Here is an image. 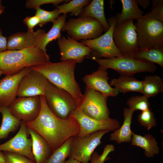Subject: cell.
I'll use <instances>...</instances> for the list:
<instances>
[{
    "label": "cell",
    "mask_w": 163,
    "mask_h": 163,
    "mask_svg": "<svg viewBox=\"0 0 163 163\" xmlns=\"http://www.w3.org/2000/svg\"><path fill=\"white\" fill-rule=\"evenodd\" d=\"M143 82L142 94L148 98L155 97L163 92V79L158 75L145 76Z\"/></svg>",
    "instance_id": "29"
},
{
    "label": "cell",
    "mask_w": 163,
    "mask_h": 163,
    "mask_svg": "<svg viewBox=\"0 0 163 163\" xmlns=\"http://www.w3.org/2000/svg\"><path fill=\"white\" fill-rule=\"evenodd\" d=\"M40 22L39 18L35 15L32 16L27 17L23 20L24 23L27 27V31L30 33L34 32V28L39 24Z\"/></svg>",
    "instance_id": "38"
},
{
    "label": "cell",
    "mask_w": 163,
    "mask_h": 163,
    "mask_svg": "<svg viewBox=\"0 0 163 163\" xmlns=\"http://www.w3.org/2000/svg\"><path fill=\"white\" fill-rule=\"evenodd\" d=\"M143 17L157 20L163 23V2L152 8L150 11L146 13Z\"/></svg>",
    "instance_id": "37"
},
{
    "label": "cell",
    "mask_w": 163,
    "mask_h": 163,
    "mask_svg": "<svg viewBox=\"0 0 163 163\" xmlns=\"http://www.w3.org/2000/svg\"><path fill=\"white\" fill-rule=\"evenodd\" d=\"M110 131L103 130L83 136L77 135L72 137L68 157L82 163H88L94 150L101 143L102 137Z\"/></svg>",
    "instance_id": "9"
},
{
    "label": "cell",
    "mask_w": 163,
    "mask_h": 163,
    "mask_svg": "<svg viewBox=\"0 0 163 163\" xmlns=\"http://www.w3.org/2000/svg\"><path fill=\"white\" fill-rule=\"evenodd\" d=\"M67 15L62 14L53 23V25L50 30L47 33L42 29H38L35 47L41 50L45 53L46 47L48 44L54 40L61 38V31L66 22Z\"/></svg>",
    "instance_id": "19"
},
{
    "label": "cell",
    "mask_w": 163,
    "mask_h": 163,
    "mask_svg": "<svg viewBox=\"0 0 163 163\" xmlns=\"http://www.w3.org/2000/svg\"><path fill=\"white\" fill-rule=\"evenodd\" d=\"M44 95L49 108L61 119L69 118L78 108L77 102L70 94L49 81Z\"/></svg>",
    "instance_id": "4"
},
{
    "label": "cell",
    "mask_w": 163,
    "mask_h": 163,
    "mask_svg": "<svg viewBox=\"0 0 163 163\" xmlns=\"http://www.w3.org/2000/svg\"><path fill=\"white\" fill-rule=\"evenodd\" d=\"M114 86L119 92L123 94L131 91L142 93L143 82L132 76H120L118 78L112 79L109 83Z\"/></svg>",
    "instance_id": "23"
},
{
    "label": "cell",
    "mask_w": 163,
    "mask_h": 163,
    "mask_svg": "<svg viewBox=\"0 0 163 163\" xmlns=\"http://www.w3.org/2000/svg\"><path fill=\"white\" fill-rule=\"evenodd\" d=\"M27 132L32 139V152L36 163H45L53 152L50 146L33 129L28 128Z\"/></svg>",
    "instance_id": "20"
},
{
    "label": "cell",
    "mask_w": 163,
    "mask_h": 163,
    "mask_svg": "<svg viewBox=\"0 0 163 163\" xmlns=\"http://www.w3.org/2000/svg\"><path fill=\"white\" fill-rule=\"evenodd\" d=\"M2 74H3L1 70H0V77Z\"/></svg>",
    "instance_id": "46"
},
{
    "label": "cell",
    "mask_w": 163,
    "mask_h": 163,
    "mask_svg": "<svg viewBox=\"0 0 163 163\" xmlns=\"http://www.w3.org/2000/svg\"><path fill=\"white\" fill-rule=\"evenodd\" d=\"M78 108L91 118L105 120L109 119L110 112L107 104V97L97 90L85 87Z\"/></svg>",
    "instance_id": "10"
},
{
    "label": "cell",
    "mask_w": 163,
    "mask_h": 163,
    "mask_svg": "<svg viewBox=\"0 0 163 163\" xmlns=\"http://www.w3.org/2000/svg\"><path fill=\"white\" fill-rule=\"evenodd\" d=\"M104 1L93 0L85 7L78 17H91L99 21L102 25L104 31L105 32L110 28L104 14Z\"/></svg>",
    "instance_id": "25"
},
{
    "label": "cell",
    "mask_w": 163,
    "mask_h": 163,
    "mask_svg": "<svg viewBox=\"0 0 163 163\" xmlns=\"http://www.w3.org/2000/svg\"><path fill=\"white\" fill-rule=\"evenodd\" d=\"M66 0H28L25 3L26 8L28 9H34L36 10L40 8L43 5L47 4H53V6L58 5Z\"/></svg>",
    "instance_id": "36"
},
{
    "label": "cell",
    "mask_w": 163,
    "mask_h": 163,
    "mask_svg": "<svg viewBox=\"0 0 163 163\" xmlns=\"http://www.w3.org/2000/svg\"><path fill=\"white\" fill-rule=\"evenodd\" d=\"M7 50V38L3 36L0 26V53Z\"/></svg>",
    "instance_id": "39"
},
{
    "label": "cell",
    "mask_w": 163,
    "mask_h": 163,
    "mask_svg": "<svg viewBox=\"0 0 163 163\" xmlns=\"http://www.w3.org/2000/svg\"><path fill=\"white\" fill-rule=\"evenodd\" d=\"M50 59L47 53L35 47L7 50L0 53V70L6 75H12L25 67L43 65Z\"/></svg>",
    "instance_id": "3"
},
{
    "label": "cell",
    "mask_w": 163,
    "mask_h": 163,
    "mask_svg": "<svg viewBox=\"0 0 163 163\" xmlns=\"http://www.w3.org/2000/svg\"><path fill=\"white\" fill-rule=\"evenodd\" d=\"M19 131L13 138L0 145V151L12 152L35 161L32 149V140L27 136L26 122L22 121Z\"/></svg>",
    "instance_id": "14"
},
{
    "label": "cell",
    "mask_w": 163,
    "mask_h": 163,
    "mask_svg": "<svg viewBox=\"0 0 163 163\" xmlns=\"http://www.w3.org/2000/svg\"><path fill=\"white\" fill-rule=\"evenodd\" d=\"M31 70V67H25L0 80V106L8 107L15 99L21 81Z\"/></svg>",
    "instance_id": "17"
},
{
    "label": "cell",
    "mask_w": 163,
    "mask_h": 163,
    "mask_svg": "<svg viewBox=\"0 0 163 163\" xmlns=\"http://www.w3.org/2000/svg\"><path fill=\"white\" fill-rule=\"evenodd\" d=\"M0 163H6L3 154L0 151Z\"/></svg>",
    "instance_id": "44"
},
{
    "label": "cell",
    "mask_w": 163,
    "mask_h": 163,
    "mask_svg": "<svg viewBox=\"0 0 163 163\" xmlns=\"http://www.w3.org/2000/svg\"><path fill=\"white\" fill-rule=\"evenodd\" d=\"M108 159L99 155L97 152H95L92 155L90 161H91V163H104Z\"/></svg>",
    "instance_id": "40"
},
{
    "label": "cell",
    "mask_w": 163,
    "mask_h": 163,
    "mask_svg": "<svg viewBox=\"0 0 163 163\" xmlns=\"http://www.w3.org/2000/svg\"><path fill=\"white\" fill-rule=\"evenodd\" d=\"M48 82L43 75L32 69L21 81L17 96L21 97L44 95Z\"/></svg>",
    "instance_id": "16"
},
{
    "label": "cell",
    "mask_w": 163,
    "mask_h": 163,
    "mask_svg": "<svg viewBox=\"0 0 163 163\" xmlns=\"http://www.w3.org/2000/svg\"><path fill=\"white\" fill-rule=\"evenodd\" d=\"M122 9L117 14V24H119L130 19L138 20L143 17V11L138 7L135 0H121Z\"/></svg>",
    "instance_id": "27"
},
{
    "label": "cell",
    "mask_w": 163,
    "mask_h": 163,
    "mask_svg": "<svg viewBox=\"0 0 163 163\" xmlns=\"http://www.w3.org/2000/svg\"><path fill=\"white\" fill-rule=\"evenodd\" d=\"M71 117L75 118L80 126L78 135L83 136L103 130H115L120 127L119 122L110 118L105 120H99L91 118L84 114L77 108Z\"/></svg>",
    "instance_id": "13"
},
{
    "label": "cell",
    "mask_w": 163,
    "mask_h": 163,
    "mask_svg": "<svg viewBox=\"0 0 163 163\" xmlns=\"http://www.w3.org/2000/svg\"><path fill=\"white\" fill-rule=\"evenodd\" d=\"M11 114L22 121L28 122L36 119L41 110L40 96L18 97L8 107Z\"/></svg>",
    "instance_id": "12"
},
{
    "label": "cell",
    "mask_w": 163,
    "mask_h": 163,
    "mask_svg": "<svg viewBox=\"0 0 163 163\" xmlns=\"http://www.w3.org/2000/svg\"><path fill=\"white\" fill-rule=\"evenodd\" d=\"M136 30L133 19L116 24L114 28V42L123 56H128L139 48Z\"/></svg>",
    "instance_id": "11"
},
{
    "label": "cell",
    "mask_w": 163,
    "mask_h": 163,
    "mask_svg": "<svg viewBox=\"0 0 163 163\" xmlns=\"http://www.w3.org/2000/svg\"><path fill=\"white\" fill-rule=\"evenodd\" d=\"M129 108L134 111H142L148 110L150 108V104L148 98L144 95L133 96L129 98L126 102Z\"/></svg>",
    "instance_id": "32"
},
{
    "label": "cell",
    "mask_w": 163,
    "mask_h": 163,
    "mask_svg": "<svg viewBox=\"0 0 163 163\" xmlns=\"http://www.w3.org/2000/svg\"><path fill=\"white\" fill-rule=\"evenodd\" d=\"M86 87L98 91L107 97H114L119 93L108 83L109 78L106 69L99 67L96 71L86 75L83 78Z\"/></svg>",
    "instance_id": "18"
},
{
    "label": "cell",
    "mask_w": 163,
    "mask_h": 163,
    "mask_svg": "<svg viewBox=\"0 0 163 163\" xmlns=\"http://www.w3.org/2000/svg\"><path fill=\"white\" fill-rule=\"evenodd\" d=\"M41 108L34 120L26 123L28 128L35 130L42 136L50 146L53 152L69 138L78 135L80 126L77 120L70 117L61 119L48 107L44 95L40 96Z\"/></svg>",
    "instance_id": "1"
},
{
    "label": "cell",
    "mask_w": 163,
    "mask_h": 163,
    "mask_svg": "<svg viewBox=\"0 0 163 163\" xmlns=\"http://www.w3.org/2000/svg\"><path fill=\"white\" fill-rule=\"evenodd\" d=\"M5 7L2 6V5H0V14H1L4 11Z\"/></svg>",
    "instance_id": "45"
},
{
    "label": "cell",
    "mask_w": 163,
    "mask_h": 163,
    "mask_svg": "<svg viewBox=\"0 0 163 163\" xmlns=\"http://www.w3.org/2000/svg\"><path fill=\"white\" fill-rule=\"evenodd\" d=\"M3 153L6 163H34L26 157L12 152H4Z\"/></svg>",
    "instance_id": "35"
},
{
    "label": "cell",
    "mask_w": 163,
    "mask_h": 163,
    "mask_svg": "<svg viewBox=\"0 0 163 163\" xmlns=\"http://www.w3.org/2000/svg\"><path fill=\"white\" fill-rule=\"evenodd\" d=\"M2 120L0 127V140L6 138L9 134L15 131L20 126L22 121L14 117L8 107L0 106Z\"/></svg>",
    "instance_id": "28"
},
{
    "label": "cell",
    "mask_w": 163,
    "mask_h": 163,
    "mask_svg": "<svg viewBox=\"0 0 163 163\" xmlns=\"http://www.w3.org/2000/svg\"><path fill=\"white\" fill-rule=\"evenodd\" d=\"M134 111L129 108L123 109V123L120 127L110 134V140L115 141L118 143L131 142L133 133L131 130V125Z\"/></svg>",
    "instance_id": "22"
},
{
    "label": "cell",
    "mask_w": 163,
    "mask_h": 163,
    "mask_svg": "<svg viewBox=\"0 0 163 163\" xmlns=\"http://www.w3.org/2000/svg\"><path fill=\"white\" fill-rule=\"evenodd\" d=\"M90 0H72L56 6L60 14L66 15L68 13L71 16H79L84 8L91 2Z\"/></svg>",
    "instance_id": "30"
},
{
    "label": "cell",
    "mask_w": 163,
    "mask_h": 163,
    "mask_svg": "<svg viewBox=\"0 0 163 163\" xmlns=\"http://www.w3.org/2000/svg\"><path fill=\"white\" fill-rule=\"evenodd\" d=\"M57 43L61 61L72 60L80 63L85 58L92 59V50L90 48L68 36L67 38L62 37Z\"/></svg>",
    "instance_id": "15"
},
{
    "label": "cell",
    "mask_w": 163,
    "mask_h": 163,
    "mask_svg": "<svg viewBox=\"0 0 163 163\" xmlns=\"http://www.w3.org/2000/svg\"><path fill=\"white\" fill-rule=\"evenodd\" d=\"M136 1L137 4L144 9L148 8L150 5V1L149 0H137Z\"/></svg>",
    "instance_id": "41"
},
{
    "label": "cell",
    "mask_w": 163,
    "mask_h": 163,
    "mask_svg": "<svg viewBox=\"0 0 163 163\" xmlns=\"http://www.w3.org/2000/svg\"><path fill=\"white\" fill-rule=\"evenodd\" d=\"M72 137L54 150L45 163H63L69 156Z\"/></svg>",
    "instance_id": "31"
},
{
    "label": "cell",
    "mask_w": 163,
    "mask_h": 163,
    "mask_svg": "<svg viewBox=\"0 0 163 163\" xmlns=\"http://www.w3.org/2000/svg\"><path fill=\"white\" fill-rule=\"evenodd\" d=\"M67 32L69 37L78 41L96 39L101 36L104 28L101 23L91 17L69 18L61 31Z\"/></svg>",
    "instance_id": "6"
},
{
    "label": "cell",
    "mask_w": 163,
    "mask_h": 163,
    "mask_svg": "<svg viewBox=\"0 0 163 163\" xmlns=\"http://www.w3.org/2000/svg\"><path fill=\"white\" fill-rule=\"evenodd\" d=\"M135 25L139 47L163 48V23L143 17Z\"/></svg>",
    "instance_id": "7"
},
{
    "label": "cell",
    "mask_w": 163,
    "mask_h": 163,
    "mask_svg": "<svg viewBox=\"0 0 163 163\" xmlns=\"http://www.w3.org/2000/svg\"><path fill=\"white\" fill-rule=\"evenodd\" d=\"M76 63L72 60L55 63L49 61L31 68L41 73L54 85L68 92L76 100L78 106L83 94L75 78Z\"/></svg>",
    "instance_id": "2"
},
{
    "label": "cell",
    "mask_w": 163,
    "mask_h": 163,
    "mask_svg": "<svg viewBox=\"0 0 163 163\" xmlns=\"http://www.w3.org/2000/svg\"><path fill=\"white\" fill-rule=\"evenodd\" d=\"M138 120L140 125L146 128L148 130L157 124L154 113L150 108L142 111L138 115Z\"/></svg>",
    "instance_id": "34"
},
{
    "label": "cell",
    "mask_w": 163,
    "mask_h": 163,
    "mask_svg": "<svg viewBox=\"0 0 163 163\" xmlns=\"http://www.w3.org/2000/svg\"><path fill=\"white\" fill-rule=\"evenodd\" d=\"M2 1L0 0V5H2Z\"/></svg>",
    "instance_id": "47"
},
{
    "label": "cell",
    "mask_w": 163,
    "mask_h": 163,
    "mask_svg": "<svg viewBox=\"0 0 163 163\" xmlns=\"http://www.w3.org/2000/svg\"><path fill=\"white\" fill-rule=\"evenodd\" d=\"M92 59L99 65V67L107 70L111 69L117 71L120 76H132L142 72H154L157 69L153 63L123 56L103 59L93 58Z\"/></svg>",
    "instance_id": "5"
},
{
    "label": "cell",
    "mask_w": 163,
    "mask_h": 163,
    "mask_svg": "<svg viewBox=\"0 0 163 163\" xmlns=\"http://www.w3.org/2000/svg\"><path fill=\"white\" fill-rule=\"evenodd\" d=\"M126 57L148 63H155L163 67V48L139 47Z\"/></svg>",
    "instance_id": "24"
},
{
    "label": "cell",
    "mask_w": 163,
    "mask_h": 163,
    "mask_svg": "<svg viewBox=\"0 0 163 163\" xmlns=\"http://www.w3.org/2000/svg\"><path fill=\"white\" fill-rule=\"evenodd\" d=\"M63 163H82L72 158H69L66 161H65Z\"/></svg>",
    "instance_id": "42"
},
{
    "label": "cell",
    "mask_w": 163,
    "mask_h": 163,
    "mask_svg": "<svg viewBox=\"0 0 163 163\" xmlns=\"http://www.w3.org/2000/svg\"><path fill=\"white\" fill-rule=\"evenodd\" d=\"M36 31L33 33L20 32L11 35L7 39V50H21L35 47Z\"/></svg>",
    "instance_id": "21"
},
{
    "label": "cell",
    "mask_w": 163,
    "mask_h": 163,
    "mask_svg": "<svg viewBox=\"0 0 163 163\" xmlns=\"http://www.w3.org/2000/svg\"><path fill=\"white\" fill-rule=\"evenodd\" d=\"M131 141L132 145L143 149L145 150V155L147 157H152L155 155H158L159 153L158 142L155 138L150 134L142 136L133 133Z\"/></svg>",
    "instance_id": "26"
},
{
    "label": "cell",
    "mask_w": 163,
    "mask_h": 163,
    "mask_svg": "<svg viewBox=\"0 0 163 163\" xmlns=\"http://www.w3.org/2000/svg\"><path fill=\"white\" fill-rule=\"evenodd\" d=\"M152 8L158 5L159 3L163 2V0H152Z\"/></svg>",
    "instance_id": "43"
},
{
    "label": "cell",
    "mask_w": 163,
    "mask_h": 163,
    "mask_svg": "<svg viewBox=\"0 0 163 163\" xmlns=\"http://www.w3.org/2000/svg\"><path fill=\"white\" fill-rule=\"evenodd\" d=\"M116 17L111 16L108 20L110 28L103 35L96 39L80 40V43L92 50V58H110L123 56L116 46L113 38V31L117 22Z\"/></svg>",
    "instance_id": "8"
},
{
    "label": "cell",
    "mask_w": 163,
    "mask_h": 163,
    "mask_svg": "<svg viewBox=\"0 0 163 163\" xmlns=\"http://www.w3.org/2000/svg\"><path fill=\"white\" fill-rule=\"evenodd\" d=\"M60 14L59 10L57 8L50 11H46L39 8L36 9L35 15L39 18L40 22L39 25L40 27H42L48 22L53 23L59 17Z\"/></svg>",
    "instance_id": "33"
}]
</instances>
